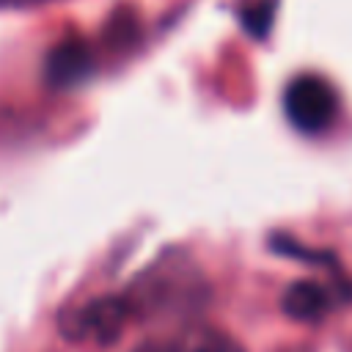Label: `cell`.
<instances>
[{
    "label": "cell",
    "instance_id": "8992f818",
    "mask_svg": "<svg viewBox=\"0 0 352 352\" xmlns=\"http://www.w3.org/2000/svg\"><path fill=\"white\" fill-rule=\"evenodd\" d=\"M275 6H278V0H248L242 6V14H239L245 30L256 38H264L272 19H275Z\"/></svg>",
    "mask_w": 352,
    "mask_h": 352
},
{
    "label": "cell",
    "instance_id": "7a4b0ae2",
    "mask_svg": "<svg viewBox=\"0 0 352 352\" xmlns=\"http://www.w3.org/2000/svg\"><path fill=\"white\" fill-rule=\"evenodd\" d=\"M283 113L302 135H319L338 116V94L324 77L300 74L283 91Z\"/></svg>",
    "mask_w": 352,
    "mask_h": 352
},
{
    "label": "cell",
    "instance_id": "6da1fadb",
    "mask_svg": "<svg viewBox=\"0 0 352 352\" xmlns=\"http://www.w3.org/2000/svg\"><path fill=\"white\" fill-rule=\"evenodd\" d=\"M132 316L135 311L126 294L124 297L121 294L94 297L60 316V333L80 344L104 346V344H113L124 333Z\"/></svg>",
    "mask_w": 352,
    "mask_h": 352
},
{
    "label": "cell",
    "instance_id": "52a82bcc",
    "mask_svg": "<svg viewBox=\"0 0 352 352\" xmlns=\"http://www.w3.org/2000/svg\"><path fill=\"white\" fill-rule=\"evenodd\" d=\"M30 3H44V0H0V6H30Z\"/></svg>",
    "mask_w": 352,
    "mask_h": 352
},
{
    "label": "cell",
    "instance_id": "5b68a950",
    "mask_svg": "<svg viewBox=\"0 0 352 352\" xmlns=\"http://www.w3.org/2000/svg\"><path fill=\"white\" fill-rule=\"evenodd\" d=\"M154 352H245L231 336L212 327H190L165 338Z\"/></svg>",
    "mask_w": 352,
    "mask_h": 352
},
{
    "label": "cell",
    "instance_id": "3957f363",
    "mask_svg": "<svg viewBox=\"0 0 352 352\" xmlns=\"http://www.w3.org/2000/svg\"><path fill=\"white\" fill-rule=\"evenodd\" d=\"M91 69H94V58H91V50L85 47V41L66 38L55 50H50L44 74H47L50 85L69 88V85L82 82L91 74Z\"/></svg>",
    "mask_w": 352,
    "mask_h": 352
},
{
    "label": "cell",
    "instance_id": "277c9868",
    "mask_svg": "<svg viewBox=\"0 0 352 352\" xmlns=\"http://www.w3.org/2000/svg\"><path fill=\"white\" fill-rule=\"evenodd\" d=\"M283 311L292 316V319H300V322H316L322 319L330 308H333V294L324 283H314V280H300V283H292L286 292H283Z\"/></svg>",
    "mask_w": 352,
    "mask_h": 352
}]
</instances>
